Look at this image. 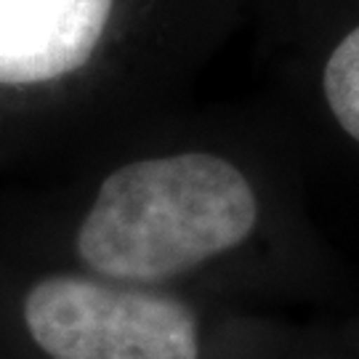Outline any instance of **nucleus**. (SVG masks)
<instances>
[{
  "instance_id": "obj_3",
  "label": "nucleus",
  "mask_w": 359,
  "mask_h": 359,
  "mask_svg": "<svg viewBox=\"0 0 359 359\" xmlns=\"http://www.w3.org/2000/svg\"><path fill=\"white\" fill-rule=\"evenodd\" d=\"M112 0H0V86L48 83L90 59Z\"/></svg>"
},
{
  "instance_id": "obj_4",
  "label": "nucleus",
  "mask_w": 359,
  "mask_h": 359,
  "mask_svg": "<svg viewBox=\"0 0 359 359\" xmlns=\"http://www.w3.org/2000/svg\"><path fill=\"white\" fill-rule=\"evenodd\" d=\"M322 86L335 120L359 142V27L330 53Z\"/></svg>"
},
{
  "instance_id": "obj_1",
  "label": "nucleus",
  "mask_w": 359,
  "mask_h": 359,
  "mask_svg": "<svg viewBox=\"0 0 359 359\" xmlns=\"http://www.w3.org/2000/svg\"><path fill=\"white\" fill-rule=\"evenodd\" d=\"M256 216L248 179L216 154L139 160L102 184L77 250L107 277L165 280L237 248Z\"/></svg>"
},
{
  "instance_id": "obj_2",
  "label": "nucleus",
  "mask_w": 359,
  "mask_h": 359,
  "mask_svg": "<svg viewBox=\"0 0 359 359\" xmlns=\"http://www.w3.org/2000/svg\"><path fill=\"white\" fill-rule=\"evenodd\" d=\"M25 322L51 359H197L192 311L165 295L117 290L80 277L38 283Z\"/></svg>"
}]
</instances>
